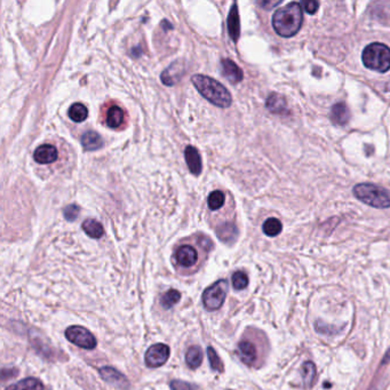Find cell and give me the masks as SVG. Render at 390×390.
Listing matches in <instances>:
<instances>
[{
    "instance_id": "obj_13",
    "label": "cell",
    "mask_w": 390,
    "mask_h": 390,
    "mask_svg": "<svg viewBox=\"0 0 390 390\" xmlns=\"http://www.w3.org/2000/svg\"><path fill=\"white\" fill-rule=\"evenodd\" d=\"M350 110L346 103L339 102L334 104L331 109V121L338 126L347 125L350 121Z\"/></svg>"
},
{
    "instance_id": "obj_25",
    "label": "cell",
    "mask_w": 390,
    "mask_h": 390,
    "mask_svg": "<svg viewBox=\"0 0 390 390\" xmlns=\"http://www.w3.org/2000/svg\"><path fill=\"white\" fill-rule=\"evenodd\" d=\"M69 117L75 123H82L88 117L87 108L82 103H75L69 109Z\"/></svg>"
},
{
    "instance_id": "obj_6",
    "label": "cell",
    "mask_w": 390,
    "mask_h": 390,
    "mask_svg": "<svg viewBox=\"0 0 390 390\" xmlns=\"http://www.w3.org/2000/svg\"><path fill=\"white\" fill-rule=\"evenodd\" d=\"M199 262V253L194 246L182 245L175 251L174 263L177 271L182 275H189L194 272L196 265Z\"/></svg>"
},
{
    "instance_id": "obj_28",
    "label": "cell",
    "mask_w": 390,
    "mask_h": 390,
    "mask_svg": "<svg viewBox=\"0 0 390 390\" xmlns=\"http://www.w3.org/2000/svg\"><path fill=\"white\" fill-rule=\"evenodd\" d=\"M301 373H302L304 385H306L307 387H311L312 382H314V379L316 377V368L314 363L311 362L304 363L302 365V372Z\"/></svg>"
},
{
    "instance_id": "obj_3",
    "label": "cell",
    "mask_w": 390,
    "mask_h": 390,
    "mask_svg": "<svg viewBox=\"0 0 390 390\" xmlns=\"http://www.w3.org/2000/svg\"><path fill=\"white\" fill-rule=\"evenodd\" d=\"M354 195L361 202L374 208L390 207V190L373 183H361L355 185Z\"/></svg>"
},
{
    "instance_id": "obj_29",
    "label": "cell",
    "mask_w": 390,
    "mask_h": 390,
    "mask_svg": "<svg viewBox=\"0 0 390 390\" xmlns=\"http://www.w3.org/2000/svg\"><path fill=\"white\" fill-rule=\"evenodd\" d=\"M207 356L208 361H210V365L212 370L216 371V372L222 373L225 371V365L221 361V358L219 357V355L216 354V351L212 347H207Z\"/></svg>"
},
{
    "instance_id": "obj_17",
    "label": "cell",
    "mask_w": 390,
    "mask_h": 390,
    "mask_svg": "<svg viewBox=\"0 0 390 390\" xmlns=\"http://www.w3.org/2000/svg\"><path fill=\"white\" fill-rule=\"evenodd\" d=\"M5 390H45L44 384L36 378H25L16 384L10 385Z\"/></svg>"
},
{
    "instance_id": "obj_2",
    "label": "cell",
    "mask_w": 390,
    "mask_h": 390,
    "mask_svg": "<svg viewBox=\"0 0 390 390\" xmlns=\"http://www.w3.org/2000/svg\"><path fill=\"white\" fill-rule=\"evenodd\" d=\"M191 82L197 88V91L208 102L220 108H228L231 106V101H233L231 94L218 80L211 78L208 76L195 75L192 76Z\"/></svg>"
},
{
    "instance_id": "obj_10",
    "label": "cell",
    "mask_w": 390,
    "mask_h": 390,
    "mask_svg": "<svg viewBox=\"0 0 390 390\" xmlns=\"http://www.w3.org/2000/svg\"><path fill=\"white\" fill-rule=\"evenodd\" d=\"M100 376L108 384L113 385L119 389L127 390L130 388V382L127 378L122 372L114 368H110V366H104V368L100 369Z\"/></svg>"
},
{
    "instance_id": "obj_33",
    "label": "cell",
    "mask_w": 390,
    "mask_h": 390,
    "mask_svg": "<svg viewBox=\"0 0 390 390\" xmlns=\"http://www.w3.org/2000/svg\"><path fill=\"white\" fill-rule=\"evenodd\" d=\"M169 387H171L172 390H195L192 385L180 380H173L171 384H169Z\"/></svg>"
},
{
    "instance_id": "obj_34",
    "label": "cell",
    "mask_w": 390,
    "mask_h": 390,
    "mask_svg": "<svg viewBox=\"0 0 390 390\" xmlns=\"http://www.w3.org/2000/svg\"><path fill=\"white\" fill-rule=\"evenodd\" d=\"M280 2H281L280 0H279V1H278V0H276V1H259L258 3L261 7H263L264 9H270V8H272V7L278 6Z\"/></svg>"
},
{
    "instance_id": "obj_21",
    "label": "cell",
    "mask_w": 390,
    "mask_h": 390,
    "mask_svg": "<svg viewBox=\"0 0 390 390\" xmlns=\"http://www.w3.org/2000/svg\"><path fill=\"white\" fill-rule=\"evenodd\" d=\"M185 363L192 370L198 369L203 363V351L198 346H192L185 354Z\"/></svg>"
},
{
    "instance_id": "obj_23",
    "label": "cell",
    "mask_w": 390,
    "mask_h": 390,
    "mask_svg": "<svg viewBox=\"0 0 390 390\" xmlns=\"http://www.w3.org/2000/svg\"><path fill=\"white\" fill-rule=\"evenodd\" d=\"M124 121V111L118 106H113L107 113V125L111 129H117Z\"/></svg>"
},
{
    "instance_id": "obj_22",
    "label": "cell",
    "mask_w": 390,
    "mask_h": 390,
    "mask_svg": "<svg viewBox=\"0 0 390 390\" xmlns=\"http://www.w3.org/2000/svg\"><path fill=\"white\" fill-rule=\"evenodd\" d=\"M82 227H83V230L85 231V234L94 239L101 238L104 234L102 225L101 223H99L98 221H95V220H92V219L85 220Z\"/></svg>"
},
{
    "instance_id": "obj_4",
    "label": "cell",
    "mask_w": 390,
    "mask_h": 390,
    "mask_svg": "<svg viewBox=\"0 0 390 390\" xmlns=\"http://www.w3.org/2000/svg\"><path fill=\"white\" fill-rule=\"evenodd\" d=\"M363 63L371 70L385 73L390 70V48L381 42L366 46L362 54Z\"/></svg>"
},
{
    "instance_id": "obj_12",
    "label": "cell",
    "mask_w": 390,
    "mask_h": 390,
    "mask_svg": "<svg viewBox=\"0 0 390 390\" xmlns=\"http://www.w3.org/2000/svg\"><path fill=\"white\" fill-rule=\"evenodd\" d=\"M184 157L189 167V171H190L194 175H199L200 173H202L203 166H202V158H200L198 150H197L195 146L188 145L187 148H185Z\"/></svg>"
},
{
    "instance_id": "obj_24",
    "label": "cell",
    "mask_w": 390,
    "mask_h": 390,
    "mask_svg": "<svg viewBox=\"0 0 390 390\" xmlns=\"http://www.w3.org/2000/svg\"><path fill=\"white\" fill-rule=\"evenodd\" d=\"M262 229H263V233L267 235L269 237H276L281 233V229H283V225L279 220L276 218H270L267 221L263 223L262 226Z\"/></svg>"
},
{
    "instance_id": "obj_7",
    "label": "cell",
    "mask_w": 390,
    "mask_h": 390,
    "mask_svg": "<svg viewBox=\"0 0 390 390\" xmlns=\"http://www.w3.org/2000/svg\"><path fill=\"white\" fill-rule=\"evenodd\" d=\"M65 338L75 346L87 350L94 349L96 345H98V341H96L94 335L90 331L85 329V327L78 325L68 327L65 330Z\"/></svg>"
},
{
    "instance_id": "obj_31",
    "label": "cell",
    "mask_w": 390,
    "mask_h": 390,
    "mask_svg": "<svg viewBox=\"0 0 390 390\" xmlns=\"http://www.w3.org/2000/svg\"><path fill=\"white\" fill-rule=\"evenodd\" d=\"M80 208L77 205H69L64 208V216L68 221H73L78 218Z\"/></svg>"
},
{
    "instance_id": "obj_18",
    "label": "cell",
    "mask_w": 390,
    "mask_h": 390,
    "mask_svg": "<svg viewBox=\"0 0 390 390\" xmlns=\"http://www.w3.org/2000/svg\"><path fill=\"white\" fill-rule=\"evenodd\" d=\"M82 143L85 150H87V151H94V150L101 148L104 142L101 135L99 133L90 130V132H86L83 135Z\"/></svg>"
},
{
    "instance_id": "obj_15",
    "label": "cell",
    "mask_w": 390,
    "mask_h": 390,
    "mask_svg": "<svg viewBox=\"0 0 390 390\" xmlns=\"http://www.w3.org/2000/svg\"><path fill=\"white\" fill-rule=\"evenodd\" d=\"M228 32L234 41H237L241 36V20H239L237 3H234L231 6L229 15H228Z\"/></svg>"
},
{
    "instance_id": "obj_8",
    "label": "cell",
    "mask_w": 390,
    "mask_h": 390,
    "mask_svg": "<svg viewBox=\"0 0 390 390\" xmlns=\"http://www.w3.org/2000/svg\"><path fill=\"white\" fill-rule=\"evenodd\" d=\"M171 350L165 343H156L146 350L144 362L145 365L150 369H157L163 366L168 361Z\"/></svg>"
},
{
    "instance_id": "obj_16",
    "label": "cell",
    "mask_w": 390,
    "mask_h": 390,
    "mask_svg": "<svg viewBox=\"0 0 390 390\" xmlns=\"http://www.w3.org/2000/svg\"><path fill=\"white\" fill-rule=\"evenodd\" d=\"M265 107L270 113L277 115L287 114L288 111L286 100L283 95L277 94V93H272L268 96L267 101H265Z\"/></svg>"
},
{
    "instance_id": "obj_27",
    "label": "cell",
    "mask_w": 390,
    "mask_h": 390,
    "mask_svg": "<svg viewBox=\"0 0 390 390\" xmlns=\"http://www.w3.org/2000/svg\"><path fill=\"white\" fill-rule=\"evenodd\" d=\"M226 200V196L222 191L220 190H214L213 192H211V195L208 196L207 203H208V207L211 208L212 211H216L220 210L223 206Z\"/></svg>"
},
{
    "instance_id": "obj_20",
    "label": "cell",
    "mask_w": 390,
    "mask_h": 390,
    "mask_svg": "<svg viewBox=\"0 0 390 390\" xmlns=\"http://www.w3.org/2000/svg\"><path fill=\"white\" fill-rule=\"evenodd\" d=\"M218 237L225 243H234L238 236V230L234 223H223L216 230Z\"/></svg>"
},
{
    "instance_id": "obj_30",
    "label": "cell",
    "mask_w": 390,
    "mask_h": 390,
    "mask_svg": "<svg viewBox=\"0 0 390 390\" xmlns=\"http://www.w3.org/2000/svg\"><path fill=\"white\" fill-rule=\"evenodd\" d=\"M249 285V277L245 272L243 271H236L233 275V286L241 291V289H244L247 287Z\"/></svg>"
},
{
    "instance_id": "obj_19",
    "label": "cell",
    "mask_w": 390,
    "mask_h": 390,
    "mask_svg": "<svg viewBox=\"0 0 390 390\" xmlns=\"http://www.w3.org/2000/svg\"><path fill=\"white\" fill-rule=\"evenodd\" d=\"M183 73V69L182 65L177 64V63H173L171 67L161 73V82H163L165 85L167 86H172V85L176 84L177 80L180 79V77L182 76Z\"/></svg>"
},
{
    "instance_id": "obj_1",
    "label": "cell",
    "mask_w": 390,
    "mask_h": 390,
    "mask_svg": "<svg viewBox=\"0 0 390 390\" xmlns=\"http://www.w3.org/2000/svg\"><path fill=\"white\" fill-rule=\"evenodd\" d=\"M303 22V13L301 3L289 2L283 8L275 11L272 16V26L280 37L289 38L298 33Z\"/></svg>"
},
{
    "instance_id": "obj_32",
    "label": "cell",
    "mask_w": 390,
    "mask_h": 390,
    "mask_svg": "<svg viewBox=\"0 0 390 390\" xmlns=\"http://www.w3.org/2000/svg\"><path fill=\"white\" fill-rule=\"evenodd\" d=\"M301 6L303 7V9L306 10L308 14H315L319 7V2L315 1V0H303V1L301 2Z\"/></svg>"
},
{
    "instance_id": "obj_9",
    "label": "cell",
    "mask_w": 390,
    "mask_h": 390,
    "mask_svg": "<svg viewBox=\"0 0 390 390\" xmlns=\"http://www.w3.org/2000/svg\"><path fill=\"white\" fill-rule=\"evenodd\" d=\"M237 356L245 365L252 366L258 361L257 346L249 339H243L237 345Z\"/></svg>"
},
{
    "instance_id": "obj_14",
    "label": "cell",
    "mask_w": 390,
    "mask_h": 390,
    "mask_svg": "<svg viewBox=\"0 0 390 390\" xmlns=\"http://www.w3.org/2000/svg\"><path fill=\"white\" fill-rule=\"evenodd\" d=\"M222 70H223V76H225L226 78L233 84L241 83L243 78H244L242 69L239 68L234 61H231L229 59L222 60Z\"/></svg>"
},
{
    "instance_id": "obj_5",
    "label": "cell",
    "mask_w": 390,
    "mask_h": 390,
    "mask_svg": "<svg viewBox=\"0 0 390 390\" xmlns=\"http://www.w3.org/2000/svg\"><path fill=\"white\" fill-rule=\"evenodd\" d=\"M228 281L226 279H220L208 286L203 293V304L208 311L219 310L225 303L228 294Z\"/></svg>"
},
{
    "instance_id": "obj_26",
    "label": "cell",
    "mask_w": 390,
    "mask_h": 390,
    "mask_svg": "<svg viewBox=\"0 0 390 390\" xmlns=\"http://www.w3.org/2000/svg\"><path fill=\"white\" fill-rule=\"evenodd\" d=\"M180 300H181V293L177 291V289L172 288V289H169V291L166 292L163 296H161L160 304L164 309L168 310V309H171L173 306H175V304L179 302Z\"/></svg>"
},
{
    "instance_id": "obj_11",
    "label": "cell",
    "mask_w": 390,
    "mask_h": 390,
    "mask_svg": "<svg viewBox=\"0 0 390 390\" xmlns=\"http://www.w3.org/2000/svg\"><path fill=\"white\" fill-rule=\"evenodd\" d=\"M57 149L52 144H42L34 150L33 158L39 164H51L57 159Z\"/></svg>"
}]
</instances>
